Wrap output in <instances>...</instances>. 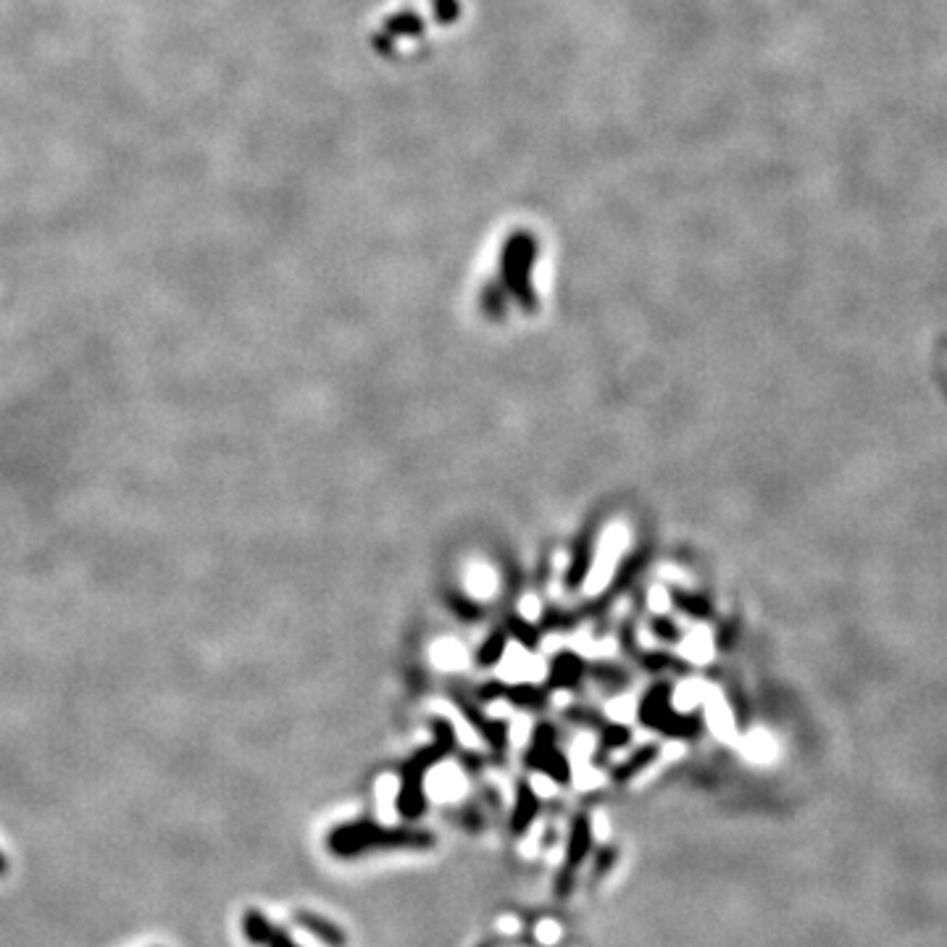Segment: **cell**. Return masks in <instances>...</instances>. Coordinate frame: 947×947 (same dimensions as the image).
<instances>
[{
	"label": "cell",
	"instance_id": "cell-4",
	"mask_svg": "<svg viewBox=\"0 0 947 947\" xmlns=\"http://www.w3.org/2000/svg\"><path fill=\"white\" fill-rule=\"evenodd\" d=\"M527 761L532 763L537 771L556 779V782H569L571 779L569 763L563 761V755L558 753L553 740H545V734H537V745L532 748V753L527 755Z\"/></svg>",
	"mask_w": 947,
	"mask_h": 947
},
{
	"label": "cell",
	"instance_id": "cell-8",
	"mask_svg": "<svg viewBox=\"0 0 947 947\" xmlns=\"http://www.w3.org/2000/svg\"><path fill=\"white\" fill-rule=\"evenodd\" d=\"M656 755H658L656 748L640 750V753L634 755L632 761H627V763H624V766H621L619 771H616V782H629V779H632L634 774H640V771L645 769V766H650V763L656 761Z\"/></svg>",
	"mask_w": 947,
	"mask_h": 947
},
{
	"label": "cell",
	"instance_id": "cell-5",
	"mask_svg": "<svg viewBox=\"0 0 947 947\" xmlns=\"http://www.w3.org/2000/svg\"><path fill=\"white\" fill-rule=\"evenodd\" d=\"M537 813H540V800L532 792L529 784H519V795H516V805H513L511 813V834L513 837H521V834L527 832L532 821L537 819Z\"/></svg>",
	"mask_w": 947,
	"mask_h": 947
},
{
	"label": "cell",
	"instance_id": "cell-6",
	"mask_svg": "<svg viewBox=\"0 0 947 947\" xmlns=\"http://www.w3.org/2000/svg\"><path fill=\"white\" fill-rule=\"evenodd\" d=\"M298 919H300V924L306 926L311 934H316L321 942H327V945H332V947L345 945V934H342L335 924H329V921L321 919V916H314V913H300Z\"/></svg>",
	"mask_w": 947,
	"mask_h": 947
},
{
	"label": "cell",
	"instance_id": "cell-2",
	"mask_svg": "<svg viewBox=\"0 0 947 947\" xmlns=\"http://www.w3.org/2000/svg\"><path fill=\"white\" fill-rule=\"evenodd\" d=\"M440 740L432 745L429 750H424L421 755H416L413 761H408L403 769H400V790H398V813L406 821H416L421 819L424 813H427V798H424V777H427V771L440 761L442 755L448 753L453 748V732L450 727H440V734H437Z\"/></svg>",
	"mask_w": 947,
	"mask_h": 947
},
{
	"label": "cell",
	"instance_id": "cell-10",
	"mask_svg": "<svg viewBox=\"0 0 947 947\" xmlns=\"http://www.w3.org/2000/svg\"><path fill=\"white\" fill-rule=\"evenodd\" d=\"M479 947H495V945H492V942H485V945H479Z\"/></svg>",
	"mask_w": 947,
	"mask_h": 947
},
{
	"label": "cell",
	"instance_id": "cell-7",
	"mask_svg": "<svg viewBox=\"0 0 947 947\" xmlns=\"http://www.w3.org/2000/svg\"><path fill=\"white\" fill-rule=\"evenodd\" d=\"M248 934H250V940H258V942H269L271 947H298V945H292L290 940H287L285 934L282 932H274V929H271L269 924H266L264 919H261V916H250L248 919Z\"/></svg>",
	"mask_w": 947,
	"mask_h": 947
},
{
	"label": "cell",
	"instance_id": "cell-1",
	"mask_svg": "<svg viewBox=\"0 0 947 947\" xmlns=\"http://www.w3.org/2000/svg\"><path fill=\"white\" fill-rule=\"evenodd\" d=\"M329 850L340 858H356L366 853H385V850H429L435 848V834L424 829H392L374 821H356L345 824L329 834Z\"/></svg>",
	"mask_w": 947,
	"mask_h": 947
},
{
	"label": "cell",
	"instance_id": "cell-3",
	"mask_svg": "<svg viewBox=\"0 0 947 947\" xmlns=\"http://www.w3.org/2000/svg\"><path fill=\"white\" fill-rule=\"evenodd\" d=\"M592 853V824L587 816H577L571 821L569 842H566V858L556 876V895L558 898H569L574 892V882H577V871L582 869V863L590 858Z\"/></svg>",
	"mask_w": 947,
	"mask_h": 947
},
{
	"label": "cell",
	"instance_id": "cell-9",
	"mask_svg": "<svg viewBox=\"0 0 947 947\" xmlns=\"http://www.w3.org/2000/svg\"><path fill=\"white\" fill-rule=\"evenodd\" d=\"M616 855H619V850L611 848V845H608V848H603V850H598V855H595V863H592V882H600V879H603V876H606L608 871L613 869V863H616Z\"/></svg>",
	"mask_w": 947,
	"mask_h": 947
}]
</instances>
